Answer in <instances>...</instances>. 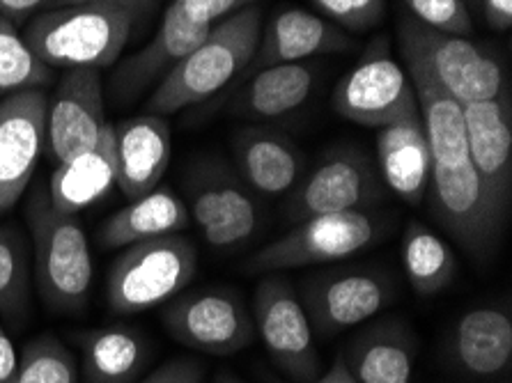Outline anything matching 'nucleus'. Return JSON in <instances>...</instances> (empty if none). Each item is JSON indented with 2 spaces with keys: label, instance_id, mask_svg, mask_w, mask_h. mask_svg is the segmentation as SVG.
<instances>
[{
  "label": "nucleus",
  "instance_id": "obj_1",
  "mask_svg": "<svg viewBox=\"0 0 512 383\" xmlns=\"http://www.w3.org/2000/svg\"><path fill=\"white\" fill-rule=\"evenodd\" d=\"M260 23L262 12L253 5L214 23L203 42L157 83L147 99V111L161 117L173 115L203 104L226 88L253 62L260 44Z\"/></svg>",
  "mask_w": 512,
  "mask_h": 383
},
{
  "label": "nucleus",
  "instance_id": "obj_2",
  "mask_svg": "<svg viewBox=\"0 0 512 383\" xmlns=\"http://www.w3.org/2000/svg\"><path fill=\"white\" fill-rule=\"evenodd\" d=\"M141 14L122 5L49 7L26 28V42L51 69H104L120 58Z\"/></svg>",
  "mask_w": 512,
  "mask_h": 383
},
{
  "label": "nucleus",
  "instance_id": "obj_3",
  "mask_svg": "<svg viewBox=\"0 0 512 383\" xmlns=\"http://www.w3.org/2000/svg\"><path fill=\"white\" fill-rule=\"evenodd\" d=\"M26 218L35 248L37 287L53 315H83L92 289V255L79 216L53 207L49 191L30 195Z\"/></svg>",
  "mask_w": 512,
  "mask_h": 383
},
{
  "label": "nucleus",
  "instance_id": "obj_4",
  "mask_svg": "<svg viewBox=\"0 0 512 383\" xmlns=\"http://www.w3.org/2000/svg\"><path fill=\"white\" fill-rule=\"evenodd\" d=\"M196 269V246L180 234L127 246L108 269V308L115 315L157 308L180 294L196 276Z\"/></svg>",
  "mask_w": 512,
  "mask_h": 383
},
{
  "label": "nucleus",
  "instance_id": "obj_5",
  "mask_svg": "<svg viewBox=\"0 0 512 383\" xmlns=\"http://www.w3.org/2000/svg\"><path fill=\"white\" fill-rule=\"evenodd\" d=\"M402 56L421 62L457 104H476L508 92L501 60L467 37L444 35L405 17L398 26Z\"/></svg>",
  "mask_w": 512,
  "mask_h": 383
},
{
  "label": "nucleus",
  "instance_id": "obj_6",
  "mask_svg": "<svg viewBox=\"0 0 512 383\" xmlns=\"http://www.w3.org/2000/svg\"><path fill=\"white\" fill-rule=\"evenodd\" d=\"M384 234L386 221L370 209L313 216L299 221L281 239L260 248L246 262V269L251 273H274L338 262L377 244Z\"/></svg>",
  "mask_w": 512,
  "mask_h": 383
},
{
  "label": "nucleus",
  "instance_id": "obj_7",
  "mask_svg": "<svg viewBox=\"0 0 512 383\" xmlns=\"http://www.w3.org/2000/svg\"><path fill=\"white\" fill-rule=\"evenodd\" d=\"M333 111L361 127L382 129L418 111L409 74L391 58L386 37H377L354 69L340 78Z\"/></svg>",
  "mask_w": 512,
  "mask_h": 383
},
{
  "label": "nucleus",
  "instance_id": "obj_8",
  "mask_svg": "<svg viewBox=\"0 0 512 383\" xmlns=\"http://www.w3.org/2000/svg\"><path fill=\"white\" fill-rule=\"evenodd\" d=\"M253 322L271 363L285 381L308 383L320 377L322 358L304 303L285 278H262L253 294Z\"/></svg>",
  "mask_w": 512,
  "mask_h": 383
},
{
  "label": "nucleus",
  "instance_id": "obj_9",
  "mask_svg": "<svg viewBox=\"0 0 512 383\" xmlns=\"http://www.w3.org/2000/svg\"><path fill=\"white\" fill-rule=\"evenodd\" d=\"M161 319L175 342L209 356H232L255 338L251 310L230 287L180 296L161 312Z\"/></svg>",
  "mask_w": 512,
  "mask_h": 383
},
{
  "label": "nucleus",
  "instance_id": "obj_10",
  "mask_svg": "<svg viewBox=\"0 0 512 383\" xmlns=\"http://www.w3.org/2000/svg\"><path fill=\"white\" fill-rule=\"evenodd\" d=\"M287 211L294 221L338 211H363L384 198L377 168L359 147H333L292 189Z\"/></svg>",
  "mask_w": 512,
  "mask_h": 383
},
{
  "label": "nucleus",
  "instance_id": "obj_11",
  "mask_svg": "<svg viewBox=\"0 0 512 383\" xmlns=\"http://www.w3.org/2000/svg\"><path fill=\"white\" fill-rule=\"evenodd\" d=\"M395 292V278L384 269L329 271L308 280L301 289V303L313 331L329 340L379 315Z\"/></svg>",
  "mask_w": 512,
  "mask_h": 383
},
{
  "label": "nucleus",
  "instance_id": "obj_12",
  "mask_svg": "<svg viewBox=\"0 0 512 383\" xmlns=\"http://www.w3.org/2000/svg\"><path fill=\"white\" fill-rule=\"evenodd\" d=\"M189 216L214 250L246 246L260 228V211L226 166L205 161L186 182Z\"/></svg>",
  "mask_w": 512,
  "mask_h": 383
},
{
  "label": "nucleus",
  "instance_id": "obj_13",
  "mask_svg": "<svg viewBox=\"0 0 512 383\" xmlns=\"http://www.w3.org/2000/svg\"><path fill=\"white\" fill-rule=\"evenodd\" d=\"M46 108L42 90H23L0 101V216L26 193L46 143Z\"/></svg>",
  "mask_w": 512,
  "mask_h": 383
},
{
  "label": "nucleus",
  "instance_id": "obj_14",
  "mask_svg": "<svg viewBox=\"0 0 512 383\" xmlns=\"http://www.w3.org/2000/svg\"><path fill=\"white\" fill-rule=\"evenodd\" d=\"M108 129L99 69H67L46 108V145L51 159L67 161L90 150Z\"/></svg>",
  "mask_w": 512,
  "mask_h": 383
},
{
  "label": "nucleus",
  "instance_id": "obj_15",
  "mask_svg": "<svg viewBox=\"0 0 512 383\" xmlns=\"http://www.w3.org/2000/svg\"><path fill=\"white\" fill-rule=\"evenodd\" d=\"M209 30H212V26L193 21L182 10V5L173 0L168 5L152 42L143 46L134 56H129L115 69L111 78L113 99L118 104H131V101H136L143 92L150 90V85L159 83L177 62L189 56L209 35Z\"/></svg>",
  "mask_w": 512,
  "mask_h": 383
},
{
  "label": "nucleus",
  "instance_id": "obj_16",
  "mask_svg": "<svg viewBox=\"0 0 512 383\" xmlns=\"http://www.w3.org/2000/svg\"><path fill=\"white\" fill-rule=\"evenodd\" d=\"M467 145L473 168L492 200L508 214L512 200V106L510 92L464 104Z\"/></svg>",
  "mask_w": 512,
  "mask_h": 383
},
{
  "label": "nucleus",
  "instance_id": "obj_17",
  "mask_svg": "<svg viewBox=\"0 0 512 383\" xmlns=\"http://www.w3.org/2000/svg\"><path fill=\"white\" fill-rule=\"evenodd\" d=\"M455 370L471 381L512 377L510 306H478L457 319L448 345Z\"/></svg>",
  "mask_w": 512,
  "mask_h": 383
},
{
  "label": "nucleus",
  "instance_id": "obj_18",
  "mask_svg": "<svg viewBox=\"0 0 512 383\" xmlns=\"http://www.w3.org/2000/svg\"><path fill=\"white\" fill-rule=\"evenodd\" d=\"M118 189L129 200L154 191L166 175L173 138L161 115H138L113 127Z\"/></svg>",
  "mask_w": 512,
  "mask_h": 383
},
{
  "label": "nucleus",
  "instance_id": "obj_19",
  "mask_svg": "<svg viewBox=\"0 0 512 383\" xmlns=\"http://www.w3.org/2000/svg\"><path fill=\"white\" fill-rule=\"evenodd\" d=\"M349 44L352 39L333 21L301 7H285L271 17L265 35L260 37L253 65L262 69L285 62H308V58L324 53L347 51Z\"/></svg>",
  "mask_w": 512,
  "mask_h": 383
},
{
  "label": "nucleus",
  "instance_id": "obj_20",
  "mask_svg": "<svg viewBox=\"0 0 512 383\" xmlns=\"http://www.w3.org/2000/svg\"><path fill=\"white\" fill-rule=\"evenodd\" d=\"M416 335L400 317L379 319L356 335L343 351L359 383H414Z\"/></svg>",
  "mask_w": 512,
  "mask_h": 383
},
{
  "label": "nucleus",
  "instance_id": "obj_21",
  "mask_svg": "<svg viewBox=\"0 0 512 383\" xmlns=\"http://www.w3.org/2000/svg\"><path fill=\"white\" fill-rule=\"evenodd\" d=\"M232 156L239 177L269 198L290 193L304 177V154L285 134L248 127L235 134Z\"/></svg>",
  "mask_w": 512,
  "mask_h": 383
},
{
  "label": "nucleus",
  "instance_id": "obj_22",
  "mask_svg": "<svg viewBox=\"0 0 512 383\" xmlns=\"http://www.w3.org/2000/svg\"><path fill=\"white\" fill-rule=\"evenodd\" d=\"M377 166L382 184L407 205H418L425 198L430 191L432 159L418 111L379 129Z\"/></svg>",
  "mask_w": 512,
  "mask_h": 383
},
{
  "label": "nucleus",
  "instance_id": "obj_23",
  "mask_svg": "<svg viewBox=\"0 0 512 383\" xmlns=\"http://www.w3.org/2000/svg\"><path fill=\"white\" fill-rule=\"evenodd\" d=\"M113 186H118V166L113 124H108L95 147L58 163L49 179V198L53 207L79 216V211L106 198Z\"/></svg>",
  "mask_w": 512,
  "mask_h": 383
},
{
  "label": "nucleus",
  "instance_id": "obj_24",
  "mask_svg": "<svg viewBox=\"0 0 512 383\" xmlns=\"http://www.w3.org/2000/svg\"><path fill=\"white\" fill-rule=\"evenodd\" d=\"M85 383H136L150 363V340L134 326H104L74 333Z\"/></svg>",
  "mask_w": 512,
  "mask_h": 383
},
{
  "label": "nucleus",
  "instance_id": "obj_25",
  "mask_svg": "<svg viewBox=\"0 0 512 383\" xmlns=\"http://www.w3.org/2000/svg\"><path fill=\"white\" fill-rule=\"evenodd\" d=\"M191 216L184 200L168 186L131 200L118 214L106 218L99 228V244L104 248H124L141 241L180 234L189 225Z\"/></svg>",
  "mask_w": 512,
  "mask_h": 383
},
{
  "label": "nucleus",
  "instance_id": "obj_26",
  "mask_svg": "<svg viewBox=\"0 0 512 383\" xmlns=\"http://www.w3.org/2000/svg\"><path fill=\"white\" fill-rule=\"evenodd\" d=\"M317 85L313 62H285V65L262 67L248 81L235 108L255 120H278L306 104Z\"/></svg>",
  "mask_w": 512,
  "mask_h": 383
},
{
  "label": "nucleus",
  "instance_id": "obj_27",
  "mask_svg": "<svg viewBox=\"0 0 512 383\" xmlns=\"http://www.w3.org/2000/svg\"><path fill=\"white\" fill-rule=\"evenodd\" d=\"M400 255L411 289L423 299L441 294L455 280L457 257L453 248L423 223L411 221L407 225Z\"/></svg>",
  "mask_w": 512,
  "mask_h": 383
},
{
  "label": "nucleus",
  "instance_id": "obj_28",
  "mask_svg": "<svg viewBox=\"0 0 512 383\" xmlns=\"http://www.w3.org/2000/svg\"><path fill=\"white\" fill-rule=\"evenodd\" d=\"M28 244L14 225H0V315L23 322L28 315Z\"/></svg>",
  "mask_w": 512,
  "mask_h": 383
},
{
  "label": "nucleus",
  "instance_id": "obj_29",
  "mask_svg": "<svg viewBox=\"0 0 512 383\" xmlns=\"http://www.w3.org/2000/svg\"><path fill=\"white\" fill-rule=\"evenodd\" d=\"M51 78V67L35 56L17 26L0 17V95L40 90V85L51 83Z\"/></svg>",
  "mask_w": 512,
  "mask_h": 383
},
{
  "label": "nucleus",
  "instance_id": "obj_30",
  "mask_svg": "<svg viewBox=\"0 0 512 383\" xmlns=\"http://www.w3.org/2000/svg\"><path fill=\"white\" fill-rule=\"evenodd\" d=\"M5 383H81V377L72 351L44 333L23 347L17 370Z\"/></svg>",
  "mask_w": 512,
  "mask_h": 383
},
{
  "label": "nucleus",
  "instance_id": "obj_31",
  "mask_svg": "<svg viewBox=\"0 0 512 383\" xmlns=\"http://www.w3.org/2000/svg\"><path fill=\"white\" fill-rule=\"evenodd\" d=\"M409 17L444 35L467 37L473 30L469 5L464 0H402Z\"/></svg>",
  "mask_w": 512,
  "mask_h": 383
},
{
  "label": "nucleus",
  "instance_id": "obj_32",
  "mask_svg": "<svg viewBox=\"0 0 512 383\" xmlns=\"http://www.w3.org/2000/svg\"><path fill=\"white\" fill-rule=\"evenodd\" d=\"M315 5L340 28L363 33L384 19V0H315Z\"/></svg>",
  "mask_w": 512,
  "mask_h": 383
},
{
  "label": "nucleus",
  "instance_id": "obj_33",
  "mask_svg": "<svg viewBox=\"0 0 512 383\" xmlns=\"http://www.w3.org/2000/svg\"><path fill=\"white\" fill-rule=\"evenodd\" d=\"M205 374V363L196 361V358L177 356L136 383H203Z\"/></svg>",
  "mask_w": 512,
  "mask_h": 383
},
{
  "label": "nucleus",
  "instance_id": "obj_34",
  "mask_svg": "<svg viewBox=\"0 0 512 383\" xmlns=\"http://www.w3.org/2000/svg\"><path fill=\"white\" fill-rule=\"evenodd\" d=\"M177 3L182 5V10L189 14L193 21L214 26V23L228 19L235 12L253 5L255 0H177Z\"/></svg>",
  "mask_w": 512,
  "mask_h": 383
},
{
  "label": "nucleus",
  "instance_id": "obj_35",
  "mask_svg": "<svg viewBox=\"0 0 512 383\" xmlns=\"http://www.w3.org/2000/svg\"><path fill=\"white\" fill-rule=\"evenodd\" d=\"M56 3L58 0H0V17L10 19L12 23H21L30 14L49 10Z\"/></svg>",
  "mask_w": 512,
  "mask_h": 383
},
{
  "label": "nucleus",
  "instance_id": "obj_36",
  "mask_svg": "<svg viewBox=\"0 0 512 383\" xmlns=\"http://www.w3.org/2000/svg\"><path fill=\"white\" fill-rule=\"evenodd\" d=\"M478 5H483L485 21L490 23V28L506 33L512 26V0H478Z\"/></svg>",
  "mask_w": 512,
  "mask_h": 383
},
{
  "label": "nucleus",
  "instance_id": "obj_37",
  "mask_svg": "<svg viewBox=\"0 0 512 383\" xmlns=\"http://www.w3.org/2000/svg\"><path fill=\"white\" fill-rule=\"evenodd\" d=\"M267 381L269 383H292V381L276 379V377H267ZM308 383H359V381H356L352 370H349L343 351H340V354L336 356V361H333V365L327 370V374H320V377L308 381Z\"/></svg>",
  "mask_w": 512,
  "mask_h": 383
},
{
  "label": "nucleus",
  "instance_id": "obj_38",
  "mask_svg": "<svg viewBox=\"0 0 512 383\" xmlns=\"http://www.w3.org/2000/svg\"><path fill=\"white\" fill-rule=\"evenodd\" d=\"M19 356L17 349H14L10 335L5 333V328L0 326V383H5L12 377L14 370H17Z\"/></svg>",
  "mask_w": 512,
  "mask_h": 383
},
{
  "label": "nucleus",
  "instance_id": "obj_39",
  "mask_svg": "<svg viewBox=\"0 0 512 383\" xmlns=\"http://www.w3.org/2000/svg\"><path fill=\"white\" fill-rule=\"evenodd\" d=\"M83 3H106V5H122V7H129V10H134L136 14H141L145 17L147 12L152 10L154 5L159 3V0H58L53 7H65V5H83Z\"/></svg>",
  "mask_w": 512,
  "mask_h": 383
},
{
  "label": "nucleus",
  "instance_id": "obj_40",
  "mask_svg": "<svg viewBox=\"0 0 512 383\" xmlns=\"http://www.w3.org/2000/svg\"><path fill=\"white\" fill-rule=\"evenodd\" d=\"M214 383H244V381H239V379H235V377H230V374H221V377L216 379Z\"/></svg>",
  "mask_w": 512,
  "mask_h": 383
},
{
  "label": "nucleus",
  "instance_id": "obj_41",
  "mask_svg": "<svg viewBox=\"0 0 512 383\" xmlns=\"http://www.w3.org/2000/svg\"><path fill=\"white\" fill-rule=\"evenodd\" d=\"M471 383H512V377H503V379H492V381H471Z\"/></svg>",
  "mask_w": 512,
  "mask_h": 383
},
{
  "label": "nucleus",
  "instance_id": "obj_42",
  "mask_svg": "<svg viewBox=\"0 0 512 383\" xmlns=\"http://www.w3.org/2000/svg\"><path fill=\"white\" fill-rule=\"evenodd\" d=\"M464 3H467L469 7H476V5H478V0H464Z\"/></svg>",
  "mask_w": 512,
  "mask_h": 383
}]
</instances>
